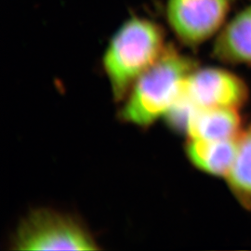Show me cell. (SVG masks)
<instances>
[{
	"mask_svg": "<svg viewBox=\"0 0 251 251\" xmlns=\"http://www.w3.org/2000/svg\"><path fill=\"white\" fill-rule=\"evenodd\" d=\"M197 67L195 59L168 44L120 103L117 117L141 128L167 118L179 101L186 78Z\"/></svg>",
	"mask_w": 251,
	"mask_h": 251,
	"instance_id": "6da1fadb",
	"label": "cell"
},
{
	"mask_svg": "<svg viewBox=\"0 0 251 251\" xmlns=\"http://www.w3.org/2000/svg\"><path fill=\"white\" fill-rule=\"evenodd\" d=\"M167 45L163 28L152 20L136 16L120 25L101 59L117 103L124 100L136 81L158 60Z\"/></svg>",
	"mask_w": 251,
	"mask_h": 251,
	"instance_id": "7a4b0ae2",
	"label": "cell"
},
{
	"mask_svg": "<svg viewBox=\"0 0 251 251\" xmlns=\"http://www.w3.org/2000/svg\"><path fill=\"white\" fill-rule=\"evenodd\" d=\"M13 251H99L90 229L71 214L50 208L32 209L10 239Z\"/></svg>",
	"mask_w": 251,
	"mask_h": 251,
	"instance_id": "3957f363",
	"label": "cell"
},
{
	"mask_svg": "<svg viewBox=\"0 0 251 251\" xmlns=\"http://www.w3.org/2000/svg\"><path fill=\"white\" fill-rule=\"evenodd\" d=\"M236 1L167 0V23L182 45L198 49L220 33Z\"/></svg>",
	"mask_w": 251,
	"mask_h": 251,
	"instance_id": "277c9868",
	"label": "cell"
},
{
	"mask_svg": "<svg viewBox=\"0 0 251 251\" xmlns=\"http://www.w3.org/2000/svg\"><path fill=\"white\" fill-rule=\"evenodd\" d=\"M249 97V87L239 75L221 67L198 66L186 78L174 108L188 111L198 108L239 110Z\"/></svg>",
	"mask_w": 251,
	"mask_h": 251,
	"instance_id": "5b68a950",
	"label": "cell"
},
{
	"mask_svg": "<svg viewBox=\"0 0 251 251\" xmlns=\"http://www.w3.org/2000/svg\"><path fill=\"white\" fill-rule=\"evenodd\" d=\"M212 56L225 64L251 65V0L216 36Z\"/></svg>",
	"mask_w": 251,
	"mask_h": 251,
	"instance_id": "8992f818",
	"label": "cell"
},
{
	"mask_svg": "<svg viewBox=\"0 0 251 251\" xmlns=\"http://www.w3.org/2000/svg\"><path fill=\"white\" fill-rule=\"evenodd\" d=\"M182 132L187 139L233 140L243 132L242 118L236 109H192L186 117Z\"/></svg>",
	"mask_w": 251,
	"mask_h": 251,
	"instance_id": "52a82bcc",
	"label": "cell"
},
{
	"mask_svg": "<svg viewBox=\"0 0 251 251\" xmlns=\"http://www.w3.org/2000/svg\"><path fill=\"white\" fill-rule=\"evenodd\" d=\"M238 138L218 141L187 139L185 154L196 169L225 179L235 157Z\"/></svg>",
	"mask_w": 251,
	"mask_h": 251,
	"instance_id": "ba28073f",
	"label": "cell"
},
{
	"mask_svg": "<svg viewBox=\"0 0 251 251\" xmlns=\"http://www.w3.org/2000/svg\"><path fill=\"white\" fill-rule=\"evenodd\" d=\"M225 179L238 203L251 211V126L238 138L235 157Z\"/></svg>",
	"mask_w": 251,
	"mask_h": 251,
	"instance_id": "9c48e42d",
	"label": "cell"
}]
</instances>
